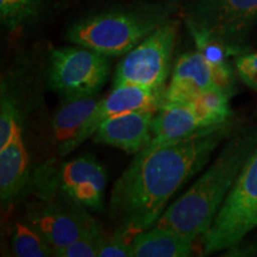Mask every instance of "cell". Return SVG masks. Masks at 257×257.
<instances>
[{"mask_svg": "<svg viewBox=\"0 0 257 257\" xmlns=\"http://www.w3.org/2000/svg\"><path fill=\"white\" fill-rule=\"evenodd\" d=\"M230 131L225 121L137 153L111 192L110 214L119 234L154 226L170 198L204 168Z\"/></svg>", "mask_w": 257, "mask_h": 257, "instance_id": "6da1fadb", "label": "cell"}, {"mask_svg": "<svg viewBox=\"0 0 257 257\" xmlns=\"http://www.w3.org/2000/svg\"><path fill=\"white\" fill-rule=\"evenodd\" d=\"M256 146L255 130L231 138L206 172L163 212L155 225L178 231L194 242L201 238L210 230L234 180Z\"/></svg>", "mask_w": 257, "mask_h": 257, "instance_id": "7a4b0ae2", "label": "cell"}, {"mask_svg": "<svg viewBox=\"0 0 257 257\" xmlns=\"http://www.w3.org/2000/svg\"><path fill=\"white\" fill-rule=\"evenodd\" d=\"M178 9V2L144 8L112 10L88 16L69 28L68 40L106 56L127 54L166 23Z\"/></svg>", "mask_w": 257, "mask_h": 257, "instance_id": "3957f363", "label": "cell"}, {"mask_svg": "<svg viewBox=\"0 0 257 257\" xmlns=\"http://www.w3.org/2000/svg\"><path fill=\"white\" fill-rule=\"evenodd\" d=\"M257 229V146L234 180L210 230L201 237L204 253L219 252L238 245Z\"/></svg>", "mask_w": 257, "mask_h": 257, "instance_id": "277c9868", "label": "cell"}, {"mask_svg": "<svg viewBox=\"0 0 257 257\" xmlns=\"http://www.w3.org/2000/svg\"><path fill=\"white\" fill-rule=\"evenodd\" d=\"M178 29L179 22L170 18L125 54L115 68L113 87L133 85L156 91L166 89Z\"/></svg>", "mask_w": 257, "mask_h": 257, "instance_id": "5b68a950", "label": "cell"}, {"mask_svg": "<svg viewBox=\"0 0 257 257\" xmlns=\"http://www.w3.org/2000/svg\"><path fill=\"white\" fill-rule=\"evenodd\" d=\"M108 56L85 47L50 51L49 85L64 99L98 94L110 74Z\"/></svg>", "mask_w": 257, "mask_h": 257, "instance_id": "8992f818", "label": "cell"}, {"mask_svg": "<svg viewBox=\"0 0 257 257\" xmlns=\"http://www.w3.org/2000/svg\"><path fill=\"white\" fill-rule=\"evenodd\" d=\"M257 22V0H198L186 16V23L231 47L240 48Z\"/></svg>", "mask_w": 257, "mask_h": 257, "instance_id": "52a82bcc", "label": "cell"}, {"mask_svg": "<svg viewBox=\"0 0 257 257\" xmlns=\"http://www.w3.org/2000/svg\"><path fill=\"white\" fill-rule=\"evenodd\" d=\"M232 86L233 75L229 64L212 63L198 50L186 53L179 57L173 68L165 101L186 102L212 89H221L230 94Z\"/></svg>", "mask_w": 257, "mask_h": 257, "instance_id": "ba28073f", "label": "cell"}, {"mask_svg": "<svg viewBox=\"0 0 257 257\" xmlns=\"http://www.w3.org/2000/svg\"><path fill=\"white\" fill-rule=\"evenodd\" d=\"M27 220L34 225L54 249L66 246L86 234L98 230V225L79 205L67 200L31 204Z\"/></svg>", "mask_w": 257, "mask_h": 257, "instance_id": "9c48e42d", "label": "cell"}, {"mask_svg": "<svg viewBox=\"0 0 257 257\" xmlns=\"http://www.w3.org/2000/svg\"><path fill=\"white\" fill-rule=\"evenodd\" d=\"M165 92L166 89L156 91V89L133 85L113 87L110 94L101 98L94 112L79 131V134L68 143L59 147L60 155L66 156L75 150L80 144L93 136L105 120L113 115L128 111L142 110V108H159L165 101Z\"/></svg>", "mask_w": 257, "mask_h": 257, "instance_id": "30bf717a", "label": "cell"}, {"mask_svg": "<svg viewBox=\"0 0 257 257\" xmlns=\"http://www.w3.org/2000/svg\"><path fill=\"white\" fill-rule=\"evenodd\" d=\"M59 181L64 195L95 212L104 210L107 175L92 156H82L62 163Z\"/></svg>", "mask_w": 257, "mask_h": 257, "instance_id": "8fae6325", "label": "cell"}, {"mask_svg": "<svg viewBox=\"0 0 257 257\" xmlns=\"http://www.w3.org/2000/svg\"><path fill=\"white\" fill-rule=\"evenodd\" d=\"M157 110L142 108L113 115L98 127L92 136L93 141L136 155L152 138V125Z\"/></svg>", "mask_w": 257, "mask_h": 257, "instance_id": "7c38bea8", "label": "cell"}, {"mask_svg": "<svg viewBox=\"0 0 257 257\" xmlns=\"http://www.w3.org/2000/svg\"><path fill=\"white\" fill-rule=\"evenodd\" d=\"M205 127L200 117L188 104L163 101L152 125V138L143 149L179 140Z\"/></svg>", "mask_w": 257, "mask_h": 257, "instance_id": "4fadbf2b", "label": "cell"}, {"mask_svg": "<svg viewBox=\"0 0 257 257\" xmlns=\"http://www.w3.org/2000/svg\"><path fill=\"white\" fill-rule=\"evenodd\" d=\"M194 240L169 227L154 225L133 237L134 257H187Z\"/></svg>", "mask_w": 257, "mask_h": 257, "instance_id": "5bb4252c", "label": "cell"}, {"mask_svg": "<svg viewBox=\"0 0 257 257\" xmlns=\"http://www.w3.org/2000/svg\"><path fill=\"white\" fill-rule=\"evenodd\" d=\"M29 179V155L23 138L0 150V198L8 206L21 194Z\"/></svg>", "mask_w": 257, "mask_h": 257, "instance_id": "9a60e30c", "label": "cell"}, {"mask_svg": "<svg viewBox=\"0 0 257 257\" xmlns=\"http://www.w3.org/2000/svg\"><path fill=\"white\" fill-rule=\"evenodd\" d=\"M53 117V135L59 147L72 141L100 102L98 94L64 99Z\"/></svg>", "mask_w": 257, "mask_h": 257, "instance_id": "2e32d148", "label": "cell"}, {"mask_svg": "<svg viewBox=\"0 0 257 257\" xmlns=\"http://www.w3.org/2000/svg\"><path fill=\"white\" fill-rule=\"evenodd\" d=\"M11 248L18 257L54 256V248L29 221H17L11 233Z\"/></svg>", "mask_w": 257, "mask_h": 257, "instance_id": "e0dca14e", "label": "cell"}, {"mask_svg": "<svg viewBox=\"0 0 257 257\" xmlns=\"http://www.w3.org/2000/svg\"><path fill=\"white\" fill-rule=\"evenodd\" d=\"M197 112L205 126H212L227 121L230 115L229 94L221 89H212L184 102Z\"/></svg>", "mask_w": 257, "mask_h": 257, "instance_id": "ac0fdd59", "label": "cell"}, {"mask_svg": "<svg viewBox=\"0 0 257 257\" xmlns=\"http://www.w3.org/2000/svg\"><path fill=\"white\" fill-rule=\"evenodd\" d=\"M41 8V0H0V18L10 31L36 17Z\"/></svg>", "mask_w": 257, "mask_h": 257, "instance_id": "d6986e66", "label": "cell"}, {"mask_svg": "<svg viewBox=\"0 0 257 257\" xmlns=\"http://www.w3.org/2000/svg\"><path fill=\"white\" fill-rule=\"evenodd\" d=\"M22 137L21 112L17 102L5 89L2 92L0 104V150Z\"/></svg>", "mask_w": 257, "mask_h": 257, "instance_id": "ffe728a7", "label": "cell"}, {"mask_svg": "<svg viewBox=\"0 0 257 257\" xmlns=\"http://www.w3.org/2000/svg\"><path fill=\"white\" fill-rule=\"evenodd\" d=\"M188 29L191 31L193 38H194L197 50L206 57L208 61H211L212 63L219 64V66L229 64L227 63V57L243 51L242 48L231 47L229 44L210 36L200 29L191 27V25H188Z\"/></svg>", "mask_w": 257, "mask_h": 257, "instance_id": "44dd1931", "label": "cell"}, {"mask_svg": "<svg viewBox=\"0 0 257 257\" xmlns=\"http://www.w3.org/2000/svg\"><path fill=\"white\" fill-rule=\"evenodd\" d=\"M105 236L100 229L86 234L75 242L66 246L54 249V256L56 257H99V252L105 242Z\"/></svg>", "mask_w": 257, "mask_h": 257, "instance_id": "7402d4cb", "label": "cell"}, {"mask_svg": "<svg viewBox=\"0 0 257 257\" xmlns=\"http://www.w3.org/2000/svg\"><path fill=\"white\" fill-rule=\"evenodd\" d=\"M99 257H134L133 238L115 233L110 239H105Z\"/></svg>", "mask_w": 257, "mask_h": 257, "instance_id": "603a6c76", "label": "cell"}, {"mask_svg": "<svg viewBox=\"0 0 257 257\" xmlns=\"http://www.w3.org/2000/svg\"><path fill=\"white\" fill-rule=\"evenodd\" d=\"M236 68L242 81L257 91V53L239 56L236 60Z\"/></svg>", "mask_w": 257, "mask_h": 257, "instance_id": "cb8c5ba5", "label": "cell"}]
</instances>
